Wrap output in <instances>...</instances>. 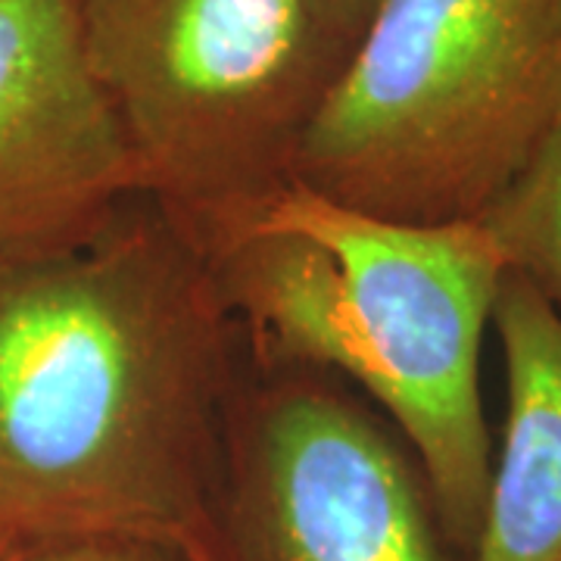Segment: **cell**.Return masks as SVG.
Listing matches in <instances>:
<instances>
[{
	"instance_id": "277c9868",
	"label": "cell",
	"mask_w": 561,
	"mask_h": 561,
	"mask_svg": "<svg viewBox=\"0 0 561 561\" xmlns=\"http://www.w3.org/2000/svg\"><path fill=\"white\" fill-rule=\"evenodd\" d=\"M147 197L184 225L294 179L346 62L309 0H76Z\"/></svg>"
},
{
	"instance_id": "52a82bcc",
	"label": "cell",
	"mask_w": 561,
	"mask_h": 561,
	"mask_svg": "<svg viewBox=\"0 0 561 561\" xmlns=\"http://www.w3.org/2000/svg\"><path fill=\"white\" fill-rule=\"evenodd\" d=\"M493 328L505 359V427L471 561H561V312L502 275Z\"/></svg>"
},
{
	"instance_id": "30bf717a",
	"label": "cell",
	"mask_w": 561,
	"mask_h": 561,
	"mask_svg": "<svg viewBox=\"0 0 561 561\" xmlns=\"http://www.w3.org/2000/svg\"><path fill=\"white\" fill-rule=\"evenodd\" d=\"M309 3H312L316 16L324 25V32L337 41V47L350 57L353 44H356L362 28L368 25L375 7L381 0H309Z\"/></svg>"
},
{
	"instance_id": "8992f818",
	"label": "cell",
	"mask_w": 561,
	"mask_h": 561,
	"mask_svg": "<svg viewBox=\"0 0 561 561\" xmlns=\"http://www.w3.org/2000/svg\"><path fill=\"white\" fill-rule=\"evenodd\" d=\"M138 194L76 0H0V250L69 241Z\"/></svg>"
},
{
	"instance_id": "6da1fadb",
	"label": "cell",
	"mask_w": 561,
	"mask_h": 561,
	"mask_svg": "<svg viewBox=\"0 0 561 561\" xmlns=\"http://www.w3.org/2000/svg\"><path fill=\"white\" fill-rule=\"evenodd\" d=\"M234 341L194 234L147 194L0 250V556L106 537L219 561Z\"/></svg>"
},
{
	"instance_id": "ba28073f",
	"label": "cell",
	"mask_w": 561,
	"mask_h": 561,
	"mask_svg": "<svg viewBox=\"0 0 561 561\" xmlns=\"http://www.w3.org/2000/svg\"><path fill=\"white\" fill-rule=\"evenodd\" d=\"M508 272L561 312V110L515 181L481 219Z\"/></svg>"
},
{
	"instance_id": "7a4b0ae2",
	"label": "cell",
	"mask_w": 561,
	"mask_h": 561,
	"mask_svg": "<svg viewBox=\"0 0 561 561\" xmlns=\"http://www.w3.org/2000/svg\"><path fill=\"white\" fill-rule=\"evenodd\" d=\"M184 228L253 359L365 390L409 443L443 540L471 556L493 471L483 334L505 275L481 221L381 219L290 179Z\"/></svg>"
},
{
	"instance_id": "5b68a950",
	"label": "cell",
	"mask_w": 561,
	"mask_h": 561,
	"mask_svg": "<svg viewBox=\"0 0 561 561\" xmlns=\"http://www.w3.org/2000/svg\"><path fill=\"white\" fill-rule=\"evenodd\" d=\"M419 465L319 371L234 383L216 490L219 561H446Z\"/></svg>"
},
{
	"instance_id": "9c48e42d",
	"label": "cell",
	"mask_w": 561,
	"mask_h": 561,
	"mask_svg": "<svg viewBox=\"0 0 561 561\" xmlns=\"http://www.w3.org/2000/svg\"><path fill=\"white\" fill-rule=\"evenodd\" d=\"M0 561H194L184 552L165 549L157 542L140 540H106V537H88V540H54L38 546H22L13 552H3Z\"/></svg>"
},
{
	"instance_id": "3957f363",
	"label": "cell",
	"mask_w": 561,
	"mask_h": 561,
	"mask_svg": "<svg viewBox=\"0 0 561 561\" xmlns=\"http://www.w3.org/2000/svg\"><path fill=\"white\" fill-rule=\"evenodd\" d=\"M561 110V0H381L294 181L409 225L478 221Z\"/></svg>"
}]
</instances>
